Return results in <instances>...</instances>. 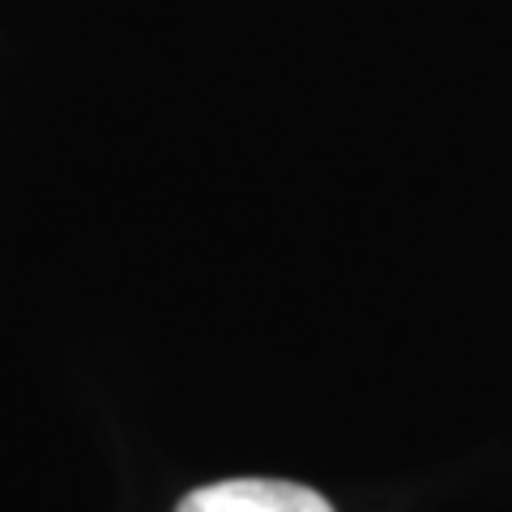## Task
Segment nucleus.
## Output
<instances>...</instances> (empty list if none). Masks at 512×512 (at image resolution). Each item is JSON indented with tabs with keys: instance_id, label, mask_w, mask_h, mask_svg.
<instances>
[{
	"instance_id": "nucleus-1",
	"label": "nucleus",
	"mask_w": 512,
	"mask_h": 512,
	"mask_svg": "<svg viewBox=\"0 0 512 512\" xmlns=\"http://www.w3.org/2000/svg\"><path fill=\"white\" fill-rule=\"evenodd\" d=\"M175 512H333V504L286 478H222L188 491Z\"/></svg>"
}]
</instances>
